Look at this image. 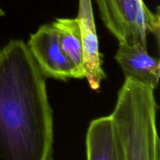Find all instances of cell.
<instances>
[{
  "label": "cell",
  "mask_w": 160,
  "mask_h": 160,
  "mask_svg": "<svg viewBox=\"0 0 160 160\" xmlns=\"http://www.w3.org/2000/svg\"><path fill=\"white\" fill-rule=\"evenodd\" d=\"M115 59L123 70L125 78L151 88H157L160 76L159 59L148 54L142 44L119 43Z\"/></svg>",
  "instance_id": "8992f818"
},
{
  "label": "cell",
  "mask_w": 160,
  "mask_h": 160,
  "mask_svg": "<svg viewBox=\"0 0 160 160\" xmlns=\"http://www.w3.org/2000/svg\"><path fill=\"white\" fill-rule=\"evenodd\" d=\"M52 24L58 31L60 47L70 62L73 78H85L81 31L77 18H57Z\"/></svg>",
  "instance_id": "ba28073f"
},
{
  "label": "cell",
  "mask_w": 160,
  "mask_h": 160,
  "mask_svg": "<svg viewBox=\"0 0 160 160\" xmlns=\"http://www.w3.org/2000/svg\"><path fill=\"white\" fill-rule=\"evenodd\" d=\"M4 15H5L4 11H3L2 9L1 8H0V17H1V16H4Z\"/></svg>",
  "instance_id": "9c48e42d"
},
{
  "label": "cell",
  "mask_w": 160,
  "mask_h": 160,
  "mask_svg": "<svg viewBox=\"0 0 160 160\" xmlns=\"http://www.w3.org/2000/svg\"><path fill=\"white\" fill-rule=\"evenodd\" d=\"M102 20L119 43L142 44L152 34L159 40V13L153 12L144 0H95Z\"/></svg>",
  "instance_id": "3957f363"
},
{
  "label": "cell",
  "mask_w": 160,
  "mask_h": 160,
  "mask_svg": "<svg viewBox=\"0 0 160 160\" xmlns=\"http://www.w3.org/2000/svg\"><path fill=\"white\" fill-rule=\"evenodd\" d=\"M53 112L45 77L27 44L0 49V160H53Z\"/></svg>",
  "instance_id": "6da1fadb"
},
{
  "label": "cell",
  "mask_w": 160,
  "mask_h": 160,
  "mask_svg": "<svg viewBox=\"0 0 160 160\" xmlns=\"http://www.w3.org/2000/svg\"><path fill=\"white\" fill-rule=\"evenodd\" d=\"M27 46L45 78L61 81L73 78L70 64L61 48L58 31L52 23L41 26L31 34Z\"/></svg>",
  "instance_id": "277c9868"
},
{
  "label": "cell",
  "mask_w": 160,
  "mask_h": 160,
  "mask_svg": "<svg viewBox=\"0 0 160 160\" xmlns=\"http://www.w3.org/2000/svg\"><path fill=\"white\" fill-rule=\"evenodd\" d=\"M77 20L81 31L85 78L91 88L98 90L106 73L102 67L92 0H79Z\"/></svg>",
  "instance_id": "5b68a950"
},
{
  "label": "cell",
  "mask_w": 160,
  "mask_h": 160,
  "mask_svg": "<svg viewBox=\"0 0 160 160\" xmlns=\"http://www.w3.org/2000/svg\"><path fill=\"white\" fill-rule=\"evenodd\" d=\"M86 148L87 160H123L110 116L91 122L86 137Z\"/></svg>",
  "instance_id": "52a82bcc"
},
{
  "label": "cell",
  "mask_w": 160,
  "mask_h": 160,
  "mask_svg": "<svg viewBox=\"0 0 160 160\" xmlns=\"http://www.w3.org/2000/svg\"><path fill=\"white\" fill-rule=\"evenodd\" d=\"M154 90L126 78L111 114L123 160H160Z\"/></svg>",
  "instance_id": "7a4b0ae2"
}]
</instances>
